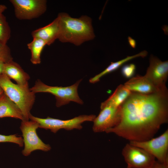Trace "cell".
<instances>
[{"instance_id": "cell-1", "label": "cell", "mask_w": 168, "mask_h": 168, "mask_svg": "<svg viewBox=\"0 0 168 168\" xmlns=\"http://www.w3.org/2000/svg\"><path fill=\"white\" fill-rule=\"evenodd\" d=\"M120 108L119 123L105 132L129 141L149 140L168 122L167 89L148 94L132 92Z\"/></svg>"}, {"instance_id": "cell-2", "label": "cell", "mask_w": 168, "mask_h": 168, "mask_svg": "<svg viewBox=\"0 0 168 168\" xmlns=\"http://www.w3.org/2000/svg\"><path fill=\"white\" fill-rule=\"evenodd\" d=\"M57 17L59 28L58 39L60 42L79 46L94 38L95 35L90 17L82 16L75 18L68 13L61 12Z\"/></svg>"}, {"instance_id": "cell-3", "label": "cell", "mask_w": 168, "mask_h": 168, "mask_svg": "<svg viewBox=\"0 0 168 168\" xmlns=\"http://www.w3.org/2000/svg\"><path fill=\"white\" fill-rule=\"evenodd\" d=\"M0 86L4 93L18 107L24 120H29L30 111L35 100V93L29 86H23L13 83L4 74L0 75Z\"/></svg>"}, {"instance_id": "cell-4", "label": "cell", "mask_w": 168, "mask_h": 168, "mask_svg": "<svg viewBox=\"0 0 168 168\" xmlns=\"http://www.w3.org/2000/svg\"><path fill=\"white\" fill-rule=\"evenodd\" d=\"M82 80L80 79L69 86H50L38 80L30 90L35 93L38 92L49 93L54 95L56 99V106L60 107L67 104L71 101L82 105V100L78 93V86Z\"/></svg>"}, {"instance_id": "cell-5", "label": "cell", "mask_w": 168, "mask_h": 168, "mask_svg": "<svg viewBox=\"0 0 168 168\" xmlns=\"http://www.w3.org/2000/svg\"><path fill=\"white\" fill-rule=\"evenodd\" d=\"M96 116L94 114L81 115L72 119L63 120L48 117L46 118L36 117L31 114L29 119L38 122L39 128L49 129L55 133L60 129L70 130L73 129H81L82 124L86 121H93Z\"/></svg>"}, {"instance_id": "cell-6", "label": "cell", "mask_w": 168, "mask_h": 168, "mask_svg": "<svg viewBox=\"0 0 168 168\" xmlns=\"http://www.w3.org/2000/svg\"><path fill=\"white\" fill-rule=\"evenodd\" d=\"M39 127V124L35 121L31 120L22 121L20 128L24 145L22 152L24 156H28L36 150L47 152L51 149L50 145L44 143L38 136L36 130Z\"/></svg>"}, {"instance_id": "cell-7", "label": "cell", "mask_w": 168, "mask_h": 168, "mask_svg": "<svg viewBox=\"0 0 168 168\" xmlns=\"http://www.w3.org/2000/svg\"><path fill=\"white\" fill-rule=\"evenodd\" d=\"M154 156L157 161L168 166V129L158 137L141 142L129 141Z\"/></svg>"}, {"instance_id": "cell-8", "label": "cell", "mask_w": 168, "mask_h": 168, "mask_svg": "<svg viewBox=\"0 0 168 168\" xmlns=\"http://www.w3.org/2000/svg\"><path fill=\"white\" fill-rule=\"evenodd\" d=\"M13 5L16 17L20 20L37 18L46 11V0H10Z\"/></svg>"}, {"instance_id": "cell-9", "label": "cell", "mask_w": 168, "mask_h": 168, "mask_svg": "<svg viewBox=\"0 0 168 168\" xmlns=\"http://www.w3.org/2000/svg\"><path fill=\"white\" fill-rule=\"evenodd\" d=\"M122 154L130 168H149L156 161L155 158L145 150L129 143L124 147Z\"/></svg>"}, {"instance_id": "cell-10", "label": "cell", "mask_w": 168, "mask_h": 168, "mask_svg": "<svg viewBox=\"0 0 168 168\" xmlns=\"http://www.w3.org/2000/svg\"><path fill=\"white\" fill-rule=\"evenodd\" d=\"M100 108L99 114L93 121L92 130L95 133L105 132L117 125L121 119L120 106L115 107L105 105Z\"/></svg>"}, {"instance_id": "cell-11", "label": "cell", "mask_w": 168, "mask_h": 168, "mask_svg": "<svg viewBox=\"0 0 168 168\" xmlns=\"http://www.w3.org/2000/svg\"><path fill=\"white\" fill-rule=\"evenodd\" d=\"M160 89L167 88L166 83L168 76V61H162L151 55L149 66L144 75Z\"/></svg>"}, {"instance_id": "cell-12", "label": "cell", "mask_w": 168, "mask_h": 168, "mask_svg": "<svg viewBox=\"0 0 168 168\" xmlns=\"http://www.w3.org/2000/svg\"><path fill=\"white\" fill-rule=\"evenodd\" d=\"M124 85L131 92L145 94L164 90L158 88L145 76L137 75L129 79Z\"/></svg>"}, {"instance_id": "cell-13", "label": "cell", "mask_w": 168, "mask_h": 168, "mask_svg": "<svg viewBox=\"0 0 168 168\" xmlns=\"http://www.w3.org/2000/svg\"><path fill=\"white\" fill-rule=\"evenodd\" d=\"M59 31L58 21L57 17L48 25L33 31L31 35L33 38L42 39L46 45H50L58 39Z\"/></svg>"}, {"instance_id": "cell-14", "label": "cell", "mask_w": 168, "mask_h": 168, "mask_svg": "<svg viewBox=\"0 0 168 168\" xmlns=\"http://www.w3.org/2000/svg\"><path fill=\"white\" fill-rule=\"evenodd\" d=\"M3 74L10 79L15 80L17 84L21 86H29V75L17 63L13 60L5 63L4 65Z\"/></svg>"}, {"instance_id": "cell-15", "label": "cell", "mask_w": 168, "mask_h": 168, "mask_svg": "<svg viewBox=\"0 0 168 168\" xmlns=\"http://www.w3.org/2000/svg\"><path fill=\"white\" fill-rule=\"evenodd\" d=\"M6 117L25 120L19 109L4 93L0 96V118Z\"/></svg>"}, {"instance_id": "cell-16", "label": "cell", "mask_w": 168, "mask_h": 168, "mask_svg": "<svg viewBox=\"0 0 168 168\" xmlns=\"http://www.w3.org/2000/svg\"><path fill=\"white\" fill-rule=\"evenodd\" d=\"M131 92L124 85L121 84L107 99L101 103L100 107L111 105L118 107L122 105Z\"/></svg>"}, {"instance_id": "cell-17", "label": "cell", "mask_w": 168, "mask_h": 168, "mask_svg": "<svg viewBox=\"0 0 168 168\" xmlns=\"http://www.w3.org/2000/svg\"><path fill=\"white\" fill-rule=\"evenodd\" d=\"M147 54V51L144 50L134 55L128 56L126 58L119 61L114 62H111L110 64L104 71L91 78L89 80V82L91 83H96L99 81L100 79L103 76L115 71L122 66L123 64L128 61L138 57H140L144 58L146 56Z\"/></svg>"}, {"instance_id": "cell-18", "label": "cell", "mask_w": 168, "mask_h": 168, "mask_svg": "<svg viewBox=\"0 0 168 168\" xmlns=\"http://www.w3.org/2000/svg\"><path fill=\"white\" fill-rule=\"evenodd\" d=\"M46 43L43 40L36 38H34L33 40L27 44V47L31 52L30 60L34 64H39L41 63V55Z\"/></svg>"}, {"instance_id": "cell-19", "label": "cell", "mask_w": 168, "mask_h": 168, "mask_svg": "<svg viewBox=\"0 0 168 168\" xmlns=\"http://www.w3.org/2000/svg\"><path fill=\"white\" fill-rule=\"evenodd\" d=\"M11 30L6 16L0 15V42L7 44L11 37Z\"/></svg>"}, {"instance_id": "cell-20", "label": "cell", "mask_w": 168, "mask_h": 168, "mask_svg": "<svg viewBox=\"0 0 168 168\" xmlns=\"http://www.w3.org/2000/svg\"><path fill=\"white\" fill-rule=\"evenodd\" d=\"M13 60L9 47L7 44L0 42V61L7 63Z\"/></svg>"}, {"instance_id": "cell-21", "label": "cell", "mask_w": 168, "mask_h": 168, "mask_svg": "<svg viewBox=\"0 0 168 168\" xmlns=\"http://www.w3.org/2000/svg\"><path fill=\"white\" fill-rule=\"evenodd\" d=\"M10 142L16 143L19 147L23 146V138L16 134L5 135L0 134V142Z\"/></svg>"}, {"instance_id": "cell-22", "label": "cell", "mask_w": 168, "mask_h": 168, "mask_svg": "<svg viewBox=\"0 0 168 168\" xmlns=\"http://www.w3.org/2000/svg\"><path fill=\"white\" fill-rule=\"evenodd\" d=\"M136 66L133 63L125 65L121 69L123 75L125 77L128 78L132 77L135 72Z\"/></svg>"}, {"instance_id": "cell-23", "label": "cell", "mask_w": 168, "mask_h": 168, "mask_svg": "<svg viewBox=\"0 0 168 168\" xmlns=\"http://www.w3.org/2000/svg\"><path fill=\"white\" fill-rule=\"evenodd\" d=\"M149 168H168V166L156 160L152 165Z\"/></svg>"}, {"instance_id": "cell-24", "label": "cell", "mask_w": 168, "mask_h": 168, "mask_svg": "<svg viewBox=\"0 0 168 168\" xmlns=\"http://www.w3.org/2000/svg\"><path fill=\"white\" fill-rule=\"evenodd\" d=\"M128 41L130 46L133 48H135L136 45V42L135 40L132 38L130 37H128Z\"/></svg>"}, {"instance_id": "cell-25", "label": "cell", "mask_w": 168, "mask_h": 168, "mask_svg": "<svg viewBox=\"0 0 168 168\" xmlns=\"http://www.w3.org/2000/svg\"><path fill=\"white\" fill-rule=\"evenodd\" d=\"M7 8L6 6L3 4H0V15L2 14V13Z\"/></svg>"}, {"instance_id": "cell-26", "label": "cell", "mask_w": 168, "mask_h": 168, "mask_svg": "<svg viewBox=\"0 0 168 168\" xmlns=\"http://www.w3.org/2000/svg\"><path fill=\"white\" fill-rule=\"evenodd\" d=\"M5 63L0 61V75L3 73L4 65Z\"/></svg>"}, {"instance_id": "cell-27", "label": "cell", "mask_w": 168, "mask_h": 168, "mask_svg": "<svg viewBox=\"0 0 168 168\" xmlns=\"http://www.w3.org/2000/svg\"><path fill=\"white\" fill-rule=\"evenodd\" d=\"M4 93V91L2 88L0 86V96Z\"/></svg>"}, {"instance_id": "cell-28", "label": "cell", "mask_w": 168, "mask_h": 168, "mask_svg": "<svg viewBox=\"0 0 168 168\" xmlns=\"http://www.w3.org/2000/svg\"><path fill=\"white\" fill-rule=\"evenodd\" d=\"M126 168H130L129 167H128V166H127V167Z\"/></svg>"}]
</instances>
